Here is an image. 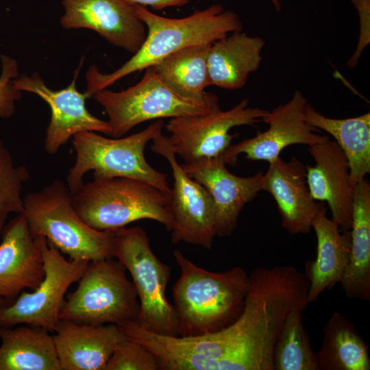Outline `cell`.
<instances>
[{"label":"cell","mask_w":370,"mask_h":370,"mask_svg":"<svg viewBox=\"0 0 370 370\" xmlns=\"http://www.w3.org/2000/svg\"><path fill=\"white\" fill-rule=\"evenodd\" d=\"M243 311L226 328L187 337L185 349L201 370H273L275 343L288 314L306 310L309 281L291 265L256 267Z\"/></svg>","instance_id":"cell-1"},{"label":"cell","mask_w":370,"mask_h":370,"mask_svg":"<svg viewBox=\"0 0 370 370\" xmlns=\"http://www.w3.org/2000/svg\"><path fill=\"white\" fill-rule=\"evenodd\" d=\"M134 7L136 16L147 29L146 38L138 51L113 72L103 73L95 66L89 67L86 74L85 91L89 97L182 48L212 44L230 33L243 29L239 16L234 12L225 10L221 4L195 10L190 15L178 18L156 14L140 5Z\"/></svg>","instance_id":"cell-2"},{"label":"cell","mask_w":370,"mask_h":370,"mask_svg":"<svg viewBox=\"0 0 370 370\" xmlns=\"http://www.w3.org/2000/svg\"><path fill=\"white\" fill-rule=\"evenodd\" d=\"M174 259L180 276L173 288L180 336L219 331L241 314L249 291V274L241 267L212 272L195 264L180 250Z\"/></svg>","instance_id":"cell-3"},{"label":"cell","mask_w":370,"mask_h":370,"mask_svg":"<svg viewBox=\"0 0 370 370\" xmlns=\"http://www.w3.org/2000/svg\"><path fill=\"white\" fill-rule=\"evenodd\" d=\"M24 214L33 238L45 237L70 259L88 262L114 258L115 230H97L77 214L68 186L55 180L23 196Z\"/></svg>","instance_id":"cell-4"},{"label":"cell","mask_w":370,"mask_h":370,"mask_svg":"<svg viewBox=\"0 0 370 370\" xmlns=\"http://www.w3.org/2000/svg\"><path fill=\"white\" fill-rule=\"evenodd\" d=\"M79 217L97 230H116L138 220L151 219L172 227L171 194L137 179H93L71 193Z\"/></svg>","instance_id":"cell-5"},{"label":"cell","mask_w":370,"mask_h":370,"mask_svg":"<svg viewBox=\"0 0 370 370\" xmlns=\"http://www.w3.org/2000/svg\"><path fill=\"white\" fill-rule=\"evenodd\" d=\"M164 126V121L158 119L140 132L115 138L92 131L75 134L72 143L76 159L66 176V186L71 193L80 188L84 176L92 171L94 179L134 178L171 194L166 175L151 167L144 155L147 143L162 134Z\"/></svg>","instance_id":"cell-6"},{"label":"cell","mask_w":370,"mask_h":370,"mask_svg":"<svg viewBox=\"0 0 370 370\" xmlns=\"http://www.w3.org/2000/svg\"><path fill=\"white\" fill-rule=\"evenodd\" d=\"M113 256L132 276L140 304L137 323L158 334L180 336L176 310L165 294L171 268L154 254L146 231L140 226L115 230Z\"/></svg>","instance_id":"cell-7"},{"label":"cell","mask_w":370,"mask_h":370,"mask_svg":"<svg viewBox=\"0 0 370 370\" xmlns=\"http://www.w3.org/2000/svg\"><path fill=\"white\" fill-rule=\"evenodd\" d=\"M126 271L113 258L90 261L75 291L64 299L60 321L117 325L137 321L139 300Z\"/></svg>","instance_id":"cell-8"},{"label":"cell","mask_w":370,"mask_h":370,"mask_svg":"<svg viewBox=\"0 0 370 370\" xmlns=\"http://www.w3.org/2000/svg\"><path fill=\"white\" fill-rule=\"evenodd\" d=\"M142 79L125 90L107 88L96 92L94 99L105 110L111 134L120 138L134 127L153 119L206 114L219 108V98L197 101L183 97L157 76L152 66L146 68Z\"/></svg>","instance_id":"cell-9"},{"label":"cell","mask_w":370,"mask_h":370,"mask_svg":"<svg viewBox=\"0 0 370 370\" xmlns=\"http://www.w3.org/2000/svg\"><path fill=\"white\" fill-rule=\"evenodd\" d=\"M34 238L42 254L45 277L32 291H22L0 308V328L25 324L54 332L68 288L78 282L90 262L67 260L45 237Z\"/></svg>","instance_id":"cell-10"},{"label":"cell","mask_w":370,"mask_h":370,"mask_svg":"<svg viewBox=\"0 0 370 370\" xmlns=\"http://www.w3.org/2000/svg\"><path fill=\"white\" fill-rule=\"evenodd\" d=\"M267 111L249 107L245 99L228 110L219 108L206 114L172 118L166 125L171 149L184 162L200 158H219L236 136L229 134L232 127L253 125Z\"/></svg>","instance_id":"cell-11"},{"label":"cell","mask_w":370,"mask_h":370,"mask_svg":"<svg viewBox=\"0 0 370 370\" xmlns=\"http://www.w3.org/2000/svg\"><path fill=\"white\" fill-rule=\"evenodd\" d=\"M151 141V149L164 157L172 170L171 242H184L210 249L216 236L214 206L211 195L183 170L167 136L161 134Z\"/></svg>","instance_id":"cell-12"},{"label":"cell","mask_w":370,"mask_h":370,"mask_svg":"<svg viewBox=\"0 0 370 370\" xmlns=\"http://www.w3.org/2000/svg\"><path fill=\"white\" fill-rule=\"evenodd\" d=\"M307 99L299 90L291 99L271 111H267L261 121L268 129L241 142L230 145L221 159L225 164L234 165L240 153L252 160H265L271 163L280 157L282 151L295 144L312 146L329 140L327 136L317 134V129L306 119Z\"/></svg>","instance_id":"cell-13"},{"label":"cell","mask_w":370,"mask_h":370,"mask_svg":"<svg viewBox=\"0 0 370 370\" xmlns=\"http://www.w3.org/2000/svg\"><path fill=\"white\" fill-rule=\"evenodd\" d=\"M71 84L61 90H52L38 73L30 76L22 75L12 79L13 84L21 91L37 95L49 106L51 119L46 130L44 147L50 155L57 153L60 148L75 134L92 131L111 134L107 121L93 116L86 108V92H79L76 87L77 73Z\"/></svg>","instance_id":"cell-14"},{"label":"cell","mask_w":370,"mask_h":370,"mask_svg":"<svg viewBox=\"0 0 370 370\" xmlns=\"http://www.w3.org/2000/svg\"><path fill=\"white\" fill-rule=\"evenodd\" d=\"M219 158H200L181 164L183 170L203 185L211 195L215 212L216 236H230L244 206L262 190L263 173L239 177Z\"/></svg>","instance_id":"cell-15"},{"label":"cell","mask_w":370,"mask_h":370,"mask_svg":"<svg viewBox=\"0 0 370 370\" xmlns=\"http://www.w3.org/2000/svg\"><path fill=\"white\" fill-rule=\"evenodd\" d=\"M64 14L61 25L66 29H89L115 47L136 53L147 36L145 23L134 5L123 0H62Z\"/></svg>","instance_id":"cell-16"},{"label":"cell","mask_w":370,"mask_h":370,"mask_svg":"<svg viewBox=\"0 0 370 370\" xmlns=\"http://www.w3.org/2000/svg\"><path fill=\"white\" fill-rule=\"evenodd\" d=\"M261 187L275 200L282 226L291 234L308 233L315 217L325 208L311 196L306 166L296 158L284 161L279 157L269 163Z\"/></svg>","instance_id":"cell-17"},{"label":"cell","mask_w":370,"mask_h":370,"mask_svg":"<svg viewBox=\"0 0 370 370\" xmlns=\"http://www.w3.org/2000/svg\"><path fill=\"white\" fill-rule=\"evenodd\" d=\"M315 160L306 166L307 184L312 198L326 201L332 219L341 230L352 227L354 188L349 182L348 160L336 141L330 139L307 148Z\"/></svg>","instance_id":"cell-18"},{"label":"cell","mask_w":370,"mask_h":370,"mask_svg":"<svg viewBox=\"0 0 370 370\" xmlns=\"http://www.w3.org/2000/svg\"><path fill=\"white\" fill-rule=\"evenodd\" d=\"M0 243V297L13 301L26 288L35 289L45 277L41 251L24 213L5 225Z\"/></svg>","instance_id":"cell-19"},{"label":"cell","mask_w":370,"mask_h":370,"mask_svg":"<svg viewBox=\"0 0 370 370\" xmlns=\"http://www.w3.org/2000/svg\"><path fill=\"white\" fill-rule=\"evenodd\" d=\"M53 335L62 370H104L116 345L126 338L119 326L60 321Z\"/></svg>","instance_id":"cell-20"},{"label":"cell","mask_w":370,"mask_h":370,"mask_svg":"<svg viewBox=\"0 0 370 370\" xmlns=\"http://www.w3.org/2000/svg\"><path fill=\"white\" fill-rule=\"evenodd\" d=\"M317 237V256L305 263L304 274L309 281V303L340 282L349 260L351 233L342 231L321 210L312 223Z\"/></svg>","instance_id":"cell-21"},{"label":"cell","mask_w":370,"mask_h":370,"mask_svg":"<svg viewBox=\"0 0 370 370\" xmlns=\"http://www.w3.org/2000/svg\"><path fill=\"white\" fill-rule=\"evenodd\" d=\"M264 40L241 32H233L210 45L208 70L210 86L227 90L241 88L262 61Z\"/></svg>","instance_id":"cell-22"},{"label":"cell","mask_w":370,"mask_h":370,"mask_svg":"<svg viewBox=\"0 0 370 370\" xmlns=\"http://www.w3.org/2000/svg\"><path fill=\"white\" fill-rule=\"evenodd\" d=\"M349 260L340 281L349 299L370 300V184L363 178L354 188Z\"/></svg>","instance_id":"cell-23"},{"label":"cell","mask_w":370,"mask_h":370,"mask_svg":"<svg viewBox=\"0 0 370 370\" xmlns=\"http://www.w3.org/2000/svg\"><path fill=\"white\" fill-rule=\"evenodd\" d=\"M0 370H62L53 335L42 328H0Z\"/></svg>","instance_id":"cell-24"},{"label":"cell","mask_w":370,"mask_h":370,"mask_svg":"<svg viewBox=\"0 0 370 370\" xmlns=\"http://www.w3.org/2000/svg\"><path fill=\"white\" fill-rule=\"evenodd\" d=\"M307 122L332 135L345 154L349 166V182L356 184L370 172V113L348 119H332L306 107Z\"/></svg>","instance_id":"cell-25"},{"label":"cell","mask_w":370,"mask_h":370,"mask_svg":"<svg viewBox=\"0 0 370 370\" xmlns=\"http://www.w3.org/2000/svg\"><path fill=\"white\" fill-rule=\"evenodd\" d=\"M210 45L182 48L153 64V70L158 78L177 95L193 100H206L212 95L205 92L210 86L208 70Z\"/></svg>","instance_id":"cell-26"},{"label":"cell","mask_w":370,"mask_h":370,"mask_svg":"<svg viewBox=\"0 0 370 370\" xmlns=\"http://www.w3.org/2000/svg\"><path fill=\"white\" fill-rule=\"evenodd\" d=\"M316 352L319 370H369V349L353 323L334 312L322 330Z\"/></svg>","instance_id":"cell-27"},{"label":"cell","mask_w":370,"mask_h":370,"mask_svg":"<svg viewBox=\"0 0 370 370\" xmlns=\"http://www.w3.org/2000/svg\"><path fill=\"white\" fill-rule=\"evenodd\" d=\"M304 311L294 309L288 314L275 345L273 370H319L304 325Z\"/></svg>","instance_id":"cell-28"},{"label":"cell","mask_w":370,"mask_h":370,"mask_svg":"<svg viewBox=\"0 0 370 370\" xmlns=\"http://www.w3.org/2000/svg\"><path fill=\"white\" fill-rule=\"evenodd\" d=\"M29 173L23 165L14 163L12 154L0 139V238L8 217L23 213V184Z\"/></svg>","instance_id":"cell-29"},{"label":"cell","mask_w":370,"mask_h":370,"mask_svg":"<svg viewBox=\"0 0 370 370\" xmlns=\"http://www.w3.org/2000/svg\"><path fill=\"white\" fill-rule=\"evenodd\" d=\"M104 370H160V368L151 352L126 337L116 345Z\"/></svg>","instance_id":"cell-30"},{"label":"cell","mask_w":370,"mask_h":370,"mask_svg":"<svg viewBox=\"0 0 370 370\" xmlns=\"http://www.w3.org/2000/svg\"><path fill=\"white\" fill-rule=\"evenodd\" d=\"M2 71L0 76V119L11 117L15 112V102L22 97V91L12 83L18 75L16 61L10 57L1 56Z\"/></svg>","instance_id":"cell-31"},{"label":"cell","mask_w":370,"mask_h":370,"mask_svg":"<svg viewBox=\"0 0 370 370\" xmlns=\"http://www.w3.org/2000/svg\"><path fill=\"white\" fill-rule=\"evenodd\" d=\"M356 8L360 21V38L357 50L348 62L349 66L356 65L363 48L369 42L370 0H350Z\"/></svg>","instance_id":"cell-32"},{"label":"cell","mask_w":370,"mask_h":370,"mask_svg":"<svg viewBox=\"0 0 370 370\" xmlns=\"http://www.w3.org/2000/svg\"><path fill=\"white\" fill-rule=\"evenodd\" d=\"M131 5L150 6L156 10H162L166 8L182 7L190 0H123Z\"/></svg>","instance_id":"cell-33"},{"label":"cell","mask_w":370,"mask_h":370,"mask_svg":"<svg viewBox=\"0 0 370 370\" xmlns=\"http://www.w3.org/2000/svg\"><path fill=\"white\" fill-rule=\"evenodd\" d=\"M270 2L273 5L274 8L278 11H280L281 10V3L280 0H269Z\"/></svg>","instance_id":"cell-34"},{"label":"cell","mask_w":370,"mask_h":370,"mask_svg":"<svg viewBox=\"0 0 370 370\" xmlns=\"http://www.w3.org/2000/svg\"><path fill=\"white\" fill-rule=\"evenodd\" d=\"M8 303H10L8 300L3 297H0V308Z\"/></svg>","instance_id":"cell-35"}]
</instances>
